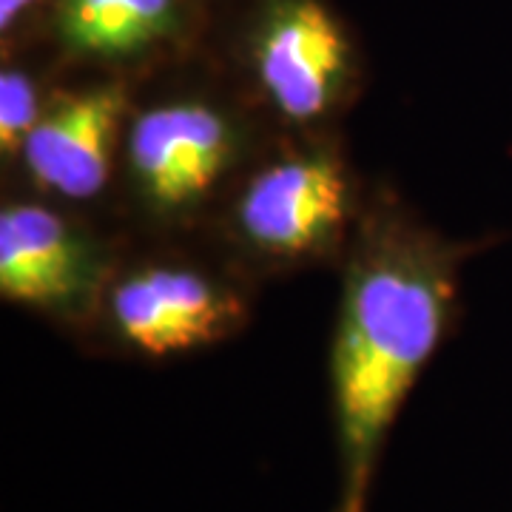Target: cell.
I'll list each match as a JSON object with an SVG mask.
<instances>
[{"label":"cell","mask_w":512,"mask_h":512,"mask_svg":"<svg viewBox=\"0 0 512 512\" xmlns=\"http://www.w3.org/2000/svg\"><path fill=\"white\" fill-rule=\"evenodd\" d=\"M450 299V276L416 256H382L350 276L333 348L345 512H365L379 444L439 345Z\"/></svg>","instance_id":"1"},{"label":"cell","mask_w":512,"mask_h":512,"mask_svg":"<svg viewBox=\"0 0 512 512\" xmlns=\"http://www.w3.org/2000/svg\"><path fill=\"white\" fill-rule=\"evenodd\" d=\"M348 37L322 0H276L256 40V74L291 120L328 109L348 72Z\"/></svg>","instance_id":"2"},{"label":"cell","mask_w":512,"mask_h":512,"mask_svg":"<svg viewBox=\"0 0 512 512\" xmlns=\"http://www.w3.org/2000/svg\"><path fill=\"white\" fill-rule=\"evenodd\" d=\"M345 177L325 157L285 160L256 174L239 200L245 237L271 254H302L339 234Z\"/></svg>","instance_id":"3"},{"label":"cell","mask_w":512,"mask_h":512,"mask_svg":"<svg viewBox=\"0 0 512 512\" xmlns=\"http://www.w3.org/2000/svg\"><path fill=\"white\" fill-rule=\"evenodd\" d=\"M120 333L148 356L200 348L234 328L239 305L200 274L151 268L126 279L111 299Z\"/></svg>","instance_id":"4"},{"label":"cell","mask_w":512,"mask_h":512,"mask_svg":"<svg viewBox=\"0 0 512 512\" xmlns=\"http://www.w3.org/2000/svg\"><path fill=\"white\" fill-rule=\"evenodd\" d=\"M123 109L120 86H97L43 111L23 146L32 177L72 200L94 197L109 183Z\"/></svg>","instance_id":"5"},{"label":"cell","mask_w":512,"mask_h":512,"mask_svg":"<svg viewBox=\"0 0 512 512\" xmlns=\"http://www.w3.org/2000/svg\"><path fill=\"white\" fill-rule=\"evenodd\" d=\"M134 174L163 208L200 200L231 157V134L205 106H160L137 117L128 137Z\"/></svg>","instance_id":"6"},{"label":"cell","mask_w":512,"mask_h":512,"mask_svg":"<svg viewBox=\"0 0 512 512\" xmlns=\"http://www.w3.org/2000/svg\"><path fill=\"white\" fill-rule=\"evenodd\" d=\"M83 282V254L69 225L40 205L0 214V293L26 305H55Z\"/></svg>","instance_id":"7"},{"label":"cell","mask_w":512,"mask_h":512,"mask_svg":"<svg viewBox=\"0 0 512 512\" xmlns=\"http://www.w3.org/2000/svg\"><path fill=\"white\" fill-rule=\"evenodd\" d=\"M183 0H60L55 29L80 57L143 55L180 32Z\"/></svg>","instance_id":"8"},{"label":"cell","mask_w":512,"mask_h":512,"mask_svg":"<svg viewBox=\"0 0 512 512\" xmlns=\"http://www.w3.org/2000/svg\"><path fill=\"white\" fill-rule=\"evenodd\" d=\"M37 120L40 109L32 80L18 69H6L0 74V148L6 154H23Z\"/></svg>","instance_id":"9"},{"label":"cell","mask_w":512,"mask_h":512,"mask_svg":"<svg viewBox=\"0 0 512 512\" xmlns=\"http://www.w3.org/2000/svg\"><path fill=\"white\" fill-rule=\"evenodd\" d=\"M40 0H0V32L9 35Z\"/></svg>","instance_id":"10"}]
</instances>
